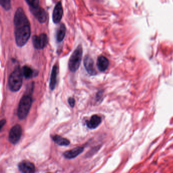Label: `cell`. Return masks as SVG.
I'll return each instance as SVG.
<instances>
[{
    "mask_svg": "<svg viewBox=\"0 0 173 173\" xmlns=\"http://www.w3.org/2000/svg\"><path fill=\"white\" fill-rule=\"evenodd\" d=\"M14 34L17 45L19 47L24 46L31 36L30 22L14 24Z\"/></svg>",
    "mask_w": 173,
    "mask_h": 173,
    "instance_id": "1",
    "label": "cell"
},
{
    "mask_svg": "<svg viewBox=\"0 0 173 173\" xmlns=\"http://www.w3.org/2000/svg\"><path fill=\"white\" fill-rule=\"evenodd\" d=\"M22 72L17 67L11 73L8 80V86L10 90L12 92H16L19 91L22 86Z\"/></svg>",
    "mask_w": 173,
    "mask_h": 173,
    "instance_id": "2",
    "label": "cell"
},
{
    "mask_svg": "<svg viewBox=\"0 0 173 173\" xmlns=\"http://www.w3.org/2000/svg\"><path fill=\"white\" fill-rule=\"evenodd\" d=\"M32 98L29 94L22 97L19 103L17 109V116L19 119L23 120L28 116L32 104Z\"/></svg>",
    "mask_w": 173,
    "mask_h": 173,
    "instance_id": "3",
    "label": "cell"
},
{
    "mask_svg": "<svg viewBox=\"0 0 173 173\" xmlns=\"http://www.w3.org/2000/svg\"><path fill=\"white\" fill-rule=\"evenodd\" d=\"M83 49L81 45L78 46L73 52L69 61V68L72 72H75L79 69L82 57Z\"/></svg>",
    "mask_w": 173,
    "mask_h": 173,
    "instance_id": "4",
    "label": "cell"
},
{
    "mask_svg": "<svg viewBox=\"0 0 173 173\" xmlns=\"http://www.w3.org/2000/svg\"><path fill=\"white\" fill-rule=\"evenodd\" d=\"M32 41L34 47L37 49H42L47 45L48 39L47 36L45 34H41L39 36L34 35Z\"/></svg>",
    "mask_w": 173,
    "mask_h": 173,
    "instance_id": "5",
    "label": "cell"
},
{
    "mask_svg": "<svg viewBox=\"0 0 173 173\" xmlns=\"http://www.w3.org/2000/svg\"><path fill=\"white\" fill-rule=\"evenodd\" d=\"M22 135V129L20 125L16 124L11 128L9 134V141L15 145L19 142Z\"/></svg>",
    "mask_w": 173,
    "mask_h": 173,
    "instance_id": "6",
    "label": "cell"
},
{
    "mask_svg": "<svg viewBox=\"0 0 173 173\" xmlns=\"http://www.w3.org/2000/svg\"><path fill=\"white\" fill-rule=\"evenodd\" d=\"M30 9L31 13L35 16V17L38 19L39 22L41 23H44L46 21L47 14L43 8L39 6L37 7H30Z\"/></svg>",
    "mask_w": 173,
    "mask_h": 173,
    "instance_id": "7",
    "label": "cell"
},
{
    "mask_svg": "<svg viewBox=\"0 0 173 173\" xmlns=\"http://www.w3.org/2000/svg\"><path fill=\"white\" fill-rule=\"evenodd\" d=\"M63 15V8L61 2H59L54 9L52 19L54 23L58 24L61 21Z\"/></svg>",
    "mask_w": 173,
    "mask_h": 173,
    "instance_id": "8",
    "label": "cell"
},
{
    "mask_svg": "<svg viewBox=\"0 0 173 173\" xmlns=\"http://www.w3.org/2000/svg\"><path fill=\"white\" fill-rule=\"evenodd\" d=\"M84 66L85 68L90 75H96L97 74L96 69L94 68V61L92 58L89 55H86L84 59Z\"/></svg>",
    "mask_w": 173,
    "mask_h": 173,
    "instance_id": "9",
    "label": "cell"
},
{
    "mask_svg": "<svg viewBox=\"0 0 173 173\" xmlns=\"http://www.w3.org/2000/svg\"><path fill=\"white\" fill-rule=\"evenodd\" d=\"M19 169L21 172L32 173L35 172V167L32 162L29 161H22L19 164Z\"/></svg>",
    "mask_w": 173,
    "mask_h": 173,
    "instance_id": "10",
    "label": "cell"
},
{
    "mask_svg": "<svg viewBox=\"0 0 173 173\" xmlns=\"http://www.w3.org/2000/svg\"><path fill=\"white\" fill-rule=\"evenodd\" d=\"M84 151L83 147H77L74 149L66 151L64 153V156L67 159H72L80 154Z\"/></svg>",
    "mask_w": 173,
    "mask_h": 173,
    "instance_id": "11",
    "label": "cell"
},
{
    "mask_svg": "<svg viewBox=\"0 0 173 173\" xmlns=\"http://www.w3.org/2000/svg\"><path fill=\"white\" fill-rule=\"evenodd\" d=\"M102 119L101 117L97 115H92L90 120L86 122V124L87 127L90 129H94L98 127L101 123Z\"/></svg>",
    "mask_w": 173,
    "mask_h": 173,
    "instance_id": "12",
    "label": "cell"
},
{
    "mask_svg": "<svg viewBox=\"0 0 173 173\" xmlns=\"http://www.w3.org/2000/svg\"><path fill=\"white\" fill-rule=\"evenodd\" d=\"M109 62L108 59L104 56H100L97 60V66L101 72H104L109 66Z\"/></svg>",
    "mask_w": 173,
    "mask_h": 173,
    "instance_id": "13",
    "label": "cell"
},
{
    "mask_svg": "<svg viewBox=\"0 0 173 173\" xmlns=\"http://www.w3.org/2000/svg\"><path fill=\"white\" fill-rule=\"evenodd\" d=\"M58 73V68L56 65H54L52 70L51 74L50 80L49 87L51 90H53L55 89L56 84V80H57V75Z\"/></svg>",
    "mask_w": 173,
    "mask_h": 173,
    "instance_id": "14",
    "label": "cell"
},
{
    "mask_svg": "<svg viewBox=\"0 0 173 173\" xmlns=\"http://www.w3.org/2000/svg\"><path fill=\"white\" fill-rule=\"evenodd\" d=\"M52 139L55 143L60 146H68L70 144L69 140L63 138L59 135H54L52 136Z\"/></svg>",
    "mask_w": 173,
    "mask_h": 173,
    "instance_id": "15",
    "label": "cell"
},
{
    "mask_svg": "<svg viewBox=\"0 0 173 173\" xmlns=\"http://www.w3.org/2000/svg\"><path fill=\"white\" fill-rule=\"evenodd\" d=\"M66 26L64 24H61L59 26V28L58 29L57 31V35H56V39L57 41L61 42L64 39L65 35H66Z\"/></svg>",
    "mask_w": 173,
    "mask_h": 173,
    "instance_id": "16",
    "label": "cell"
},
{
    "mask_svg": "<svg viewBox=\"0 0 173 173\" xmlns=\"http://www.w3.org/2000/svg\"><path fill=\"white\" fill-rule=\"evenodd\" d=\"M22 74L26 79H30L33 77L34 75L33 70L27 66H23L22 70Z\"/></svg>",
    "mask_w": 173,
    "mask_h": 173,
    "instance_id": "17",
    "label": "cell"
},
{
    "mask_svg": "<svg viewBox=\"0 0 173 173\" xmlns=\"http://www.w3.org/2000/svg\"><path fill=\"white\" fill-rule=\"evenodd\" d=\"M1 5L6 10L11 8V0H1Z\"/></svg>",
    "mask_w": 173,
    "mask_h": 173,
    "instance_id": "18",
    "label": "cell"
},
{
    "mask_svg": "<svg viewBox=\"0 0 173 173\" xmlns=\"http://www.w3.org/2000/svg\"><path fill=\"white\" fill-rule=\"evenodd\" d=\"M31 7H37L39 6V0H26Z\"/></svg>",
    "mask_w": 173,
    "mask_h": 173,
    "instance_id": "19",
    "label": "cell"
},
{
    "mask_svg": "<svg viewBox=\"0 0 173 173\" xmlns=\"http://www.w3.org/2000/svg\"><path fill=\"white\" fill-rule=\"evenodd\" d=\"M68 103L70 106L73 108L75 104V100L73 98H69L68 99Z\"/></svg>",
    "mask_w": 173,
    "mask_h": 173,
    "instance_id": "20",
    "label": "cell"
},
{
    "mask_svg": "<svg viewBox=\"0 0 173 173\" xmlns=\"http://www.w3.org/2000/svg\"><path fill=\"white\" fill-rule=\"evenodd\" d=\"M6 124V120L5 119H3L1 121V122H0V128L1 129H2V127H3L5 125V124Z\"/></svg>",
    "mask_w": 173,
    "mask_h": 173,
    "instance_id": "21",
    "label": "cell"
}]
</instances>
